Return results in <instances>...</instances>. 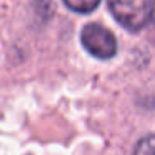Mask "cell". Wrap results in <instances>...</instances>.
Listing matches in <instances>:
<instances>
[{
	"label": "cell",
	"mask_w": 155,
	"mask_h": 155,
	"mask_svg": "<svg viewBox=\"0 0 155 155\" xmlns=\"http://www.w3.org/2000/svg\"><path fill=\"white\" fill-rule=\"evenodd\" d=\"M108 8L120 25L138 32L153 17V0H108Z\"/></svg>",
	"instance_id": "cell-1"
},
{
	"label": "cell",
	"mask_w": 155,
	"mask_h": 155,
	"mask_svg": "<svg viewBox=\"0 0 155 155\" xmlns=\"http://www.w3.org/2000/svg\"><path fill=\"white\" fill-rule=\"evenodd\" d=\"M82 44L85 50L97 58H112L117 54V40L105 27L98 24H88L82 30Z\"/></svg>",
	"instance_id": "cell-2"
},
{
	"label": "cell",
	"mask_w": 155,
	"mask_h": 155,
	"mask_svg": "<svg viewBox=\"0 0 155 155\" xmlns=\"http://www.w3.org/2000/svg\"><path fill=\"white\" fill-rule=\"evenodd\" d=\"M64 2L68 8L80 12V14H88V12L95 10L97 5L100 4V0H64Z\"/></svg>",
	"instance_id": "cell-3"
},
{
	"label": "cell",
	"mask_w": 155,
	"mask_h": 155,
	"mask_svg": "<svg viewBox=\"0 0 155 155\" xmlns=\"http://www.w3.org/2000/svg\"><path fill=\"white\" fill-rule=\"evenodd\" d=\"M134 155H155V135L143 137L135 147Z\"/></svg>",
	"instance_id": "cell-4"
},
{
	"label": "cell",
	"mask_w": 155,
	"mask_h": 155,
	"mask_svg": "<svg viewBox=\"0 0 155 155\" xmlns=\"http://www.w3.org/2000/svg\"><path fill=\"white\" fill-rule=\"evenodd\" d=\"M152 18H153V22H155V0H153V17Z\"/></svg>",
	"instance_id": "cell-5"
}]
</instances>
